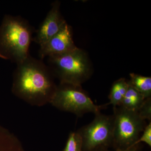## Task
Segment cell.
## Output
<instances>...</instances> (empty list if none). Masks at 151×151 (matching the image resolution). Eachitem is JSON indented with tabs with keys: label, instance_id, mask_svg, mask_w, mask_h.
Returning <instances> with one entry per match:
<instances>
[{
	"label": "cell",
	"instance_id": "8fae6325",
	"mask_svg": "<svg viewBox=\"0 0 151 151\" xmlns=\"http://www.w3.org/2000/svg\"><path fill=\"white\" fill-rule=\"evenodd\" d=\"M130 80L128 83L144 97H151V78L135 73H130Z\"/></svg>",
	"mask_w": 151,
	"mask_h": 151
},
{
	"label": "cell",
	"instance_id": "7a4b0ae2",
	"mask_svg": "<svg viewBox=\"0 0 151 151\" xmlns=\"http://www.w3.org/2000/svg\"><path fill=\"white\" fill-rule=\"evenodd\" d=\"M33 29L20 17L6 15L0 26V57L17 64L29 56Z\"/></svg>",
	"mask_w": 151,
	"mask_h": 151
},
{
	"label": "cell",
	"instance_id": "4fadbf2b",
	"mask_svg": "<svg viewBox=\"0 0 151 151\" xmlns=\"http://www.w3.org/2000/svg\"><path fill=\"white\" fill-rule=\"evenodd\" d=\"M139 116L142 120L151 121V98H147L138 111Z\"/></svg>",
	"mask_w": 151,
	"mask_h": 151
},
{
	"label": "cell",
	"instance_id": "6da1fadb",
	"mask_svg": "<svg viewBox=\"0 0 151 151\" xmlns=\"http://www.w3.org/2000/svg\"><path fill=\"white\" fill-rule=\"evenodd\" d=\"M52 73L41 60L29 55L17 64L12 90L22 99L35 104L50 103L57 86Z\"/></svg>",
	"mask_w": 151,
	"mask_h": 151
},
{
	"label": "cell",
	"instance_id": "277c9868",
	"mask_svg": "<svg viewBox=\"0 0 151 151\" xmlns=\"http://www.w3.org/2000/svg\"><path fill=\"white\" fill-rule=\"evenodd\" d=\"M50 103L59 110L74 113L78 117L89 113L95 115L107 106L106 104L95 105L81 86L61 84L57 87Z\"/></svg>",
	"mask_w": 151,
	"mask_h": 151
},
{
	"label": "cell",
	"instance_id": "2e32d148",
	"mask_svg": "<svg viewBox=\"0 0 151 151\" xmlns=\"http://www.w3.org/2000/svg\"><path fill=\"white\" fill-rule=\"evenodd\" d=\"M94 151H110L108 150V149H100Z\"/></svg>",
	"mask_w": 151,
	"mask_h": 151
},
{
	"label": "cell",
	"instance_id": "9c48e42d",
	"mask_svg": "<svg viewBox=\"0 0 151 151\" xmlns=\"http://www.w3.org/2000/svg\"><path fill=\"white\" fill-rule=\"evenodd\" d=\"M129 85L127 92L119 106L129 111L138 112L146 99L136 89Z\"/></svg>",
	"mask_w": 151,
	"mask_h": 151
},
{
	"label": "cell",
	"instance_id": "30bf717a",
	"mask_svg": "<svg viewBox=\"0 0 151 151\" xmlns=\"http://www.w3.org/2000/svg\"><path fill=\"white\" fill-rule=\"evenodd\" d=\"M129 83L124 78H120L114 82L109 95L110 102L106 105H113V108L120 106L129 87Z\"/></svg>",
	"mask_w": 151,
	"mask_h": 151
},
{
	"label": "cell",
	"instance_id": "5b68a950",
	"mask_svg": "<svg viewBox=\"0 0 151 151\" xmlns=\"http://www.w3.org/2000/svg\"><path fill=\"white\" fill-rule=\"evenodd\" d=\"M113 145L117 150H124L136 145L145 122L138 112L118 106L113 108Z\"/></svg>",
	"mask_w": 151,
	"mask_h": 151
},
{
	"label": "cell",
	"instance_id": "7c38bea8",
	"mask_svg": "<svg viewBox=\"0 0 151 151\" xmlns=\"http://www.w3.org/2000/svg\"><path fill=\"white\" fill-rule=\"evenodd\" d=\"M63 151H83L82 140L77 132L69 134L65 148Z\"/></svg>",
	"mask_w": 151,
	"mask_h": 151
},
{
	"label": "cell",
	"instance_id": "52a82bcc",
	"mask_svg": "<svg viewBox=\"0 0 151 151\" xmlns=\"http://www.w3.org/2000/svg\"><path fill=\"white\" fill-rule=\"evenodd\" d=\"M40 47L41 58L64 54L77 47L73 42L71 27L66 22L59 32Z\"/></svg>",
	"mask_w": 151,
	"mask_h": 151
},
{
	"label": "cell",
	"instance_id": "3957f363",
	"mask_svg": "<svg viewBox=\"0 0 151 151\" xmlns=\"http://www.w3.org/2000/svg\"><path fill=\"white\" fill-rule=\"evenodd\" d=\"M48 62L52 73L61 84L81 86L91 74L87 55L78 47L64 54L48 57Z\"/></svg>",
	"mask_w": 151,
	"mask_h": 151
},
{
	"label": "cell",
	"instance_id": "8992f818",
	"mask_svg": "<svg viewBox=\"0 0 151 151\" xmlns=\"http://www.w3.org/2000/svg\"><path fill=\"white\" fill-rule=\"evenodd\" d=\"M77 132L81 137L83 151L108 149L113 145V115L97 113L92 122Z\"/></svg>",
	"mask_w": 151,
	"mask_h": 151
},
{
	"label": "cell",
	"instance_id": "5bb4252c",
	"mask_svg": "<svg viewBox=\"0 0 151 151\" xmlns=\"http://www.w3.org/2000/svg\"><path fill=\"white\" fill-rule=\"evenodd\" d=\"M143 134L141 137L139 138L136 143L137 145L139 143L143 142L147 144L149 146L151 147V122H150L148 125L146 126L143 131Z\"/></svg>",
	"mask_w": 151,
	"mask_h": 151
},
{
	"label": "cell",
	"instance_id": "ba28073f",
	"mask_svg": "<svg viewBox=\"0 0 151 151\" xmlns=\"http://www.w3.org/2000/svg\"><path fill=\"white\" fill-rule=\"evenodd\" d=\"M60 3L55 1L47 15L39 27L33 40L41 46L58 33L66 22L60 12Z\"/></svg>",
	"mask_w": 151,
	"mask_h": 151
},
{
	"label": "cell",
	"instance_id": "9a60e30c",
	"mask_svg": "<svg viewBox=\"0 0 151 151\" xmlns=\"http://www.w3.org/2000/svg\"><path fill=\"white\" fill-rule=\"evenodd\" d=\"M137 145L132 146L124 150H117L116 151H138L137 149Z\"/></svg>",
	"mask_w": 151,
	"mask_h": 151
}]
</instances>
